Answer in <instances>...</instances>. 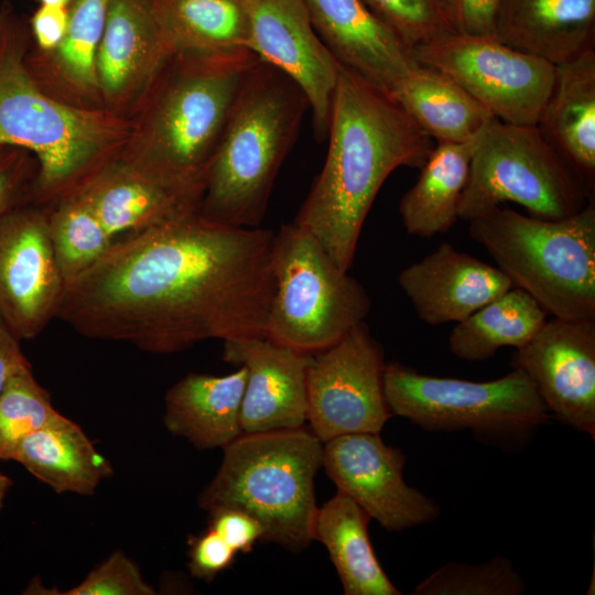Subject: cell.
Returning a JSON list of instances; mask_svg holds the SVG:
<instances>
[{
	"mask_svg": "<svg viewBox=\"0 0 595 595\" xmlns=\"http://www.w3.org/2000/svg\"><path fill=\"white\" fill-rule=\"evenodd\" d=\"M247 48L277 67L304 93L316 138L327 136L340 64L317 35L305 0H245Z\"/></svg>",
	"mask_w": 595,
	"mask_h": 595,
	"instance_id": "obj_16",
	"label": "cell"
},
{
	"mask_svg": "<svg viewBox=\"0 0 595 595\" xmlns=\"http://www.w3.org/2000/svg\"><path fill=\"white\" fill-rule=\"evenodd\" d=\"M208 528L215 530L237 553H249L263 541L264 528L252 515L232 507L208 511Z\"/></svg>",
	"mask_w": 595,
	"mask_h": 595,
	"instance_id": "obj_38",
	"label": "cell"
},
{
	"mask_svg": "<svg viewBox=\"0 0 595 595\" xmlns=\"http://www.w3.org/2000/svg\"><path fill=\"white\" fill-rule=\"evenodd\" d=\"M26 154L21 149L0 147V216L33 194L37 164Z\"/></svg>",
	"mask_w": 595,
	"mask_h": 595,
	"instance_id": "obj_37",
	"label": "cell"
},
{
	"mask_svg": "<svg viewBox=\"0 0 595 595\" xmlns=\"http://www.w3.org/2000/svg\"><path fill=\"white\" fill-rule=\"evenodd\" d=\"M325 163L292 221L349 270L371 205L392 171L421 169L433 149L387 94L339 66Z\"/></svg>",
	"mask_w": 595,
	"mask_h": 595,
	"instance_id": "obj_2",
	"label": "cell"
},
{
	"mask_svg": "<svg viewBox=\"0 0 595 595\" xmlns=\"http://www.w3.org/2000/svg\"><path fill=\"white\" fill-rule=\"evenodd\" d=\"M405 456L380 433H351L323 443L322 466L337 491L388 531L434 521L440 506L403 478Z\"/></svg>",
	"mask_w": 595,
	"mask_h": 595,
	"instance_id": "obj_14",
	"label": "cell"
},
{
	"mask_svg": "<svg viewBox=\"0 0 595 595\" xmlns=\"http://www.w3.org/2000/svg\"><path fill=\"white\" fill-rule=\"evenodd\" d=\"M68 7L41 4L31 19V28L42 50H55L65 36L68 25Z\"/></svg>",
	"mask_w": 595,
	"mask_h": 595,
	"instance_id": "obj_41",
	"label": "cell"
},
{
	"mask_svg": "<svg viewBox=\"0 0 595 595\" xmlns=\"http://www.w3.org/2000/svg\"><path fill=\"white\" fill-rule=\"evenodd\" d=\"M312 24L334 58L389 94L419 63L363 0H305Z\"/></svg>",
	"mask_w": 595,
	"mask_h": 595,
	"instance_id": "obj_20",
	"label": "cell"
},
{
	"mask_svg": "<svg viewBox=\"0 0 595 595\" xmlns=\"http://www.w3.org/2000/svg\"><path fill=\"white\" fill-rule=\"evenodd\" d=\"M223 462L198 496L205 511L232 507L257 518L263 541L298 552L313 541L314 479L323 442L302 428L242 433L224 448Z\"/></svg>",
	"mask_w": 595,
	"mask_h": 595,
	"instance_id": "obj_6",
	"label": "cell"
},
{
	"mask_svg": "<svg viewBox=\"0 0 595 595\" xmlns=\"http://www.w3.org/2000/svg\"><path fill=\"white\" fill-rule=\"evenodd\" d=\"M526 584L512 562L497 555L480 564L447 563L411 592L413 595H522Z\"/></svg>",
	"mask_w": 595,
	"mask_h": 595,
	"instance_id": "obj_34",
	"label": "cell"
},
{
	"mask_svg": "<svg viewBox=\"0 0 595 595\" xmlns=\"http://www.w3.org/2000/svg\"><path fill=\"white\" fill-rule=\"evenodd\" d=\"M57 413L32 367L11 375L0 392V458L11 459L18 444Z\"/></svg>",
	"mask_w": 595,
	"mask_h": 595,
	"instance_id": "obj_33",
	"label": "cell"
},
{
	"mask_svg": "<svg viewBox=\"0 0 595 595\" xmlns=\"http://www.w3.org/2000/svg\"><path fill=\"white\" fill-rule=\"evenodd\" d=\"M457 33L494 36L498 0H450Z\"/></svg>",
	"mask_w": 595,
	"mask_h": 595,
	"instance_id": "obj_40",
	"label": "cell"
},
{
	"mask_svg": "<svg viewBox=\"0 0 595 595\" xmlns=\"http://www.w3.org/2000/svg\"><path fill=\"white\" fill-rule=\"evenodd\" d=\"M11 459L58 494L93 495L112 475L110 462L82 428L60 412L26 435Z\"/></svg>",
	"mask_w": 595,
	"mask_h": 595,
	"instance_id": "obj_25",
	"label": "cell"
},
{
	"mask_svg": "<svg viewBox=\"0 0 595 595\" xmlns=\"http://www.w3.org/2000/svg\"><path fill=\"white\" fill-rule=\"evenodd\" d=\"M548 313L526 291L513 286L452 328L451 353L465 361H485L501 347L526 345L547 322Z\"/></svg>",
	"mask_w": 595,
	"mask_h": 595,
	"instance_id": "obj_30",
	"label": "cell"
},
{
	"mask_svg": "<svg viewBox=\"0 0 595 595\" xmlns=\"http://www.w3.org/2000/svg\"><path fill=\"white\" fill-rule=\"evenodd\" d=\"M65 290L48 210L21 204L0 216V313L20 339L56 318Z\"/></svg>",
	"mask_w": 595,
	"mask_h": 595,
	"instance_id": "obj_13",
	"label": "cell"
},
{
	"mask_svg": "<svg viewBox=\"0 0 595 595\" xmlns=\"http://www.w3.org/2000/svg\"><path fill=\"white\" fill-rule=\"evenodd\" d=\"M274 231L191 213L116 238L64 290L56 318L152 354L266 337Z\"/></svg>",
	"mask_w": 595,
	"mask_h": 595,
	"instance_id": "obj_1",
	"label": "cell"
},
{
	"mask_svg": "<svg viewBox=\"0 0 595 595\" xmlns=\"http://www.w3.org/2000/svg\"><path fill=\"white\" fill-rule=\"evenodd\" d=\"M109 0H72L68 25L56 50L61 72L85 90L98 87L96 56L104 33Z\"/></svg>",
	"mask_w": 595,
	"mask_h": 595,
	"instance_id": "obj_32",
	"label": "cell"
},
{
	"mask_svg": "<svg viewBox=\"0 0 595 595\" xmlns=\"http://www.w3.org/2000/svg\"><path fill=\"white\" fill-rule=\"evenodd\" d=\"M412 54L511 125L537 126L554 82V64L494 36L456 32L421 44Z\"/></svg>",
	"mask_w": 595,
	"mask_h": 595,
	"instance_id": "obj_11",
	"label": "cell"
},
{
	"mask_svg": "<svg viewBox=\"0 0 595 595\" xmlns=\"http://www.w3.org/2000/svg\"><path fill=\"white\" fill-rule=\"evenodd\" d=\"M72 190L113 239L198 212L201 204L199 196L172 184L136 155L102 160Z\"/></svg>",
	"mask_w": 595,
	"mask_h": 595,
	"instance_id": "obj_17",
	"label": "cell"
},
{
	"mask_svg": "<svg viewBox=\"0 0 595 595\" xmlns=\"http://www.w3.org/2000/svg\"><path fill=\"white\" fill-rule=\"evenodd\" d=\"M477 138L461 143L437 142L433 147L416 182L399 204L409 235L431 238L447 232L457 221Z\"/></svg>",
	"mask_w": 595,
	"mask_h": 595,
	"instance_id": "obj_28",
	"label": "cell"
},
{
	"mask_svg": "<svg viewBox=\"0 0 595 595\" xmlns=\"http://www.w3.org/2000/svg\"><path fill=\"white\" fill-rule=\"evenodd\" d=\"M225 361L244 366L242 433L299 429L306 422L309 354L266 337L224 340Z\"/></svg>",
	"mask_w": 595,
	"mask_h": 595,
	"instance_id": "obj_18",
	"label": "cell"
},
{
	"mask_svg": "<svg viewBox=\"0 0 595 595\" xmlns=\"http://www.w3.org/2000/svg\"><path fill=\"white\" fill-rule=\"evenodd\" d=\"M48 212L54 255L65 286L91 267L115 240L95 212L74 190Z\"/></svg>",
	"mask_w": 595,
	"mask_h": 595,
	"instance_id": "obj_31",
	"label": "cell"
},
{
	"mask_svg": "<svg viewBox=\"0 0 595 595\" xmlns=\"http://www.w3.org/2000/svg\"><path fill=\"white\" fill-rule=\"evenodd\" d=\"M411 51L456 33L450 0H363Z\"/></svg>",
	"mask_w": 595,
	"mask_h": 595,
	"instance_id": "obj_35",
	"label": "cell"
},
{
	"mask_svg": "<svg viewBox=\"0 0 595 595\" xmlns=\"http://www.w3.org/2000/svg\"><path fill=\"white\" fill-rule=\"evenodd\" d=\"M537 127L595 191V46L555 65Z\"/></svg>",
	"mask_w": 595,
	"mask_h": 595,
	"instance_id": "obj_23",
	"label": "cell"
},
{
	"mask_svg": "<svg viewBox=\"0 0 595 595\" xmlns=\"http://www.w3.org/2000/svg\"><path fill=\"white\" fill-rule=\"evenodd\" d=\"M510 365L529 377L549 412L595 440L594 320H547Z\"/></svg>",
	"mask_w": 595,
	"mask_h": 595,
	"instance_id": "obj_15",
	"label": "cell"
},
{
	"mask_svg": "<svg viewBox=\"0 0 595 595\" xmlns=\"http://www.w3.org/2000/svg\"><path fill=\"white\" fill-rule=\"evenodd\" d=\"M369 520L350 497L337 491L317 509L313 540L328 551L345 595H400L372 549Z\"/></svg>",
	"mask_w": 595,
	"mask_h": 595,
	"instance_id": "obj_27",
	"label": "cell"
},
{
	"mask_svg": "<svg viewBox=\"0 0 595 595\" xmlns=\"http://www.w3.org/2000/svg\"><path fill=\"white\" fill-rule=\"evenodd\" d=\"M153 6L170 55L247 48L245 0H153Z\"/></svg>",
	"mask_w": 595,
	"mask_h": 595,
	"instance_id": "obj_29",
	"label": "cell"
},
{
	"mask_svg": "<svg viewBox=\"0 0 595 595\" xmlns=\"http://www.w3.org/2000/svg\"><path fill=\"white\" fill-rule=\"evenodd\" d=\"M153 0H109L96 56L98 87L119 98L148 82L169 58Z\"/></svg>",
	"mask_w": 595,
	"mask_h": 595,
	"instance_id": "obj_22",
	"label": "cell"
},
{
	"mask_svg": "<svg viewBox=\"0 0 595 595\" xmlns=\"http://www.w3.org/2000/svg\"><path fill=\"white\" fill-rule=\"evenodd\" d=\"M382 345L364 322L334 345L309 354L306 421L323 442L351 433H380L392 416L383 390Z\"/></svg>",
	"mask_w": 595,
	"mask_h": 595,
	"instance_id": "obj_12",
	"label": "cell"
},
{
	"mask_svg": "<svg viewBox=\"0 0 595 595\" xmlns=\"http://www.w3.org/2000/svg\"><path fill=\"white\" fill-rule=\"evenodd\" d=\"M592 191L537 126L494 118L480 132L458 206L470 221L507 202L530 216L562 219L582 210Z\"/></svg>",
	"mask_w": 595,
	"mask_h": 595,
	"instance_id": "obj_10",
	"label": "cell"
},
{
	"mask_svg": "<svg viewBox=\"0 0 595 595\" xmlns=\"http://www.w3.org/2000/svg\"><path fill=\"white\" fill-rule=\"evenodd\" d=\"M11 485H12L11 479L0 473V510L2 508L6 494Z\"/></svg>",
	"mask_w": 595,
	"mask_h": 595,
	"instance_id": "obj_43",
	"label": "cell"
},
{
	"mask_svg": "<svg viewBox=\"0 0 595 595\" xmlns=\"http://www.w3.org/2000/svg\"><path fill=\"white\" fill-rule=\"evenodd\" d=\"M247 369L225 376L188 374L165 393L167 431L198 450L224 448L242 434L240 411Z\"/></svg>",
	"mask_w": 595,
	"mask_h": 595,
	"instance_id": "obj_24",
	"label": "cell"
},
{
	"mask_svg": "<svg viewBox=\"0 0 595 595\" xmlns=\"http://www.w3.org/2000/svg\"><path fill=\"white\" fill-rule=\"evenodd\" d=\"M383 390L392 415L430 432L470 430L501 451H519L549 422V411L529 377L518 368L490 381L420 374L387 364Z\"/></svg>",
	"mask_w": 595,
	"mask_h": 595,
	"instance_id": "obj_8",
	"label": "cell"
},
{
	"mask_svg": "<svg viewBox=\"0 0 595 595\" xmlns=\"http://www.w3.org/2000/svg\"><path fill=\"white\" fill-rule=\"evenodd\" d=\"M307 109L298 84L259 60L248 72L220 136L198 214L225 226L260 227Z\"/></svg>",
	"mask_w": 595,
	"mask_h": 595,
	"instance_id": "obj_3",
	"label": "cell"
},
{
	"mask_svg": "<svg viewBox=\"0 0 595 595\" xmlns=\"http://www.w3.org/2000/svg\"><path fill=\"white\" fill-rule=\"evenodd\" d=\"M41 2V4H55V6H63L68 7L72 2V0H37Z\"/></svg>",
	"mask_w": 595,
	"mask_h": 595,
	"instance_id": "obj_44",
	"label": "cell"
},
{
	"mask_svg": "<svg viewBox=\"0 0 595 595\" xmlns=\"http://www.w3.org/2000/svg\"><path fill=\"white\" fill-rule=\"evenodd\" d=\"M272 270L266 338L274 343L313 354L334 345L370 312L364 285L293 223L274 232Z\"/></svg>",
	"mask_w": 595,
	"mask_h": 595,
	"instance_id": "obj_9",
	"label": "cell"
},
{
	"mask_svg": "<svg viewBox=\"0 0 595 595\" xmlns=\"http://www.w3.org/2000/svg\"><path fill=\"white\" fill-rule=\"evenodd\" d=\"M468 224L497 268L548 314L595 321V197L562 219L498 206Z\"/></svg>",
	"mask_w": 595,
	"mask_h": 595,
	"instance_id": "obj_7",
	"label": "cell"
},
{
	"mask_svg": "<svg viewBox=\"0 0 595 595\" xmlns=\"http://www.w3.org/2000/svg\"><path fill=\"white\" fill-rule=\"evenodd\" d=\"M388 96L436 142L474 140L495 118L452 78L421 64Z\"/></svg>",
	"mask_w": 595,
	"mask_h": 595,
	"instance_id": "obj_26",
	"label": "cell"
},
{
	"mask_svg": "<svg viewBox=\"0 0 595 595\" xmlns=\"http://www.w3.org/2000/svg\"><path fill=\"white\" fill-rule=\"evenodd\" d=\"M495 35L554 65L595 43V0H498Z\"/></svg>",
	"mask_w": 595,
	"mask_h": 595,
	"instance_id": "obj_21",
	"label": "cell"
},
{
	"mask_svg": "<svg viewBox=\"0 0 595 595\" xmlns=\"http://www.w3.org/2000/svg\"><path fill=\"white\" fill-rule=\"evenodd\" d=\"M398 283L419 318L432 326L461 322L515 286L499 268L450 242L402 269Z\"/></svg>",
	"mask_w": 595,
	"mask_h": 595,
	"instance_id": "obj_19",
	"label": "cell"
},
{
	"mask_svg": "<svg viewBox=\"0 0 595 595\" xmlns=\"http://www.w3.org/2000/svg\"><path fill=\"white\" fill-rule=\"evenodd\" d=\"M170 61L136 156L202 199L231 108L259 58L248 48H235L175 53Z\"/></svg>",
	"mask_w": 595,
	"mask_h": 595,
	"instance_id": "obj_5",
	"label": "cell"
},
{
	"mask_svg": "<svg viewBox=\"0 0 595 595\" xmlns=\"http://www.w3.org/2000/svg\"><path fill=\"white\" fill-rule=\"evenodd\" d=\"M20 343L0 313V392L11 375L31 367Z\"/></svg>",
	"mask_w": 595,
	"mask_h": 595,
	"instance_id": "obj_42",
	"label": "cell"
},
{
	"mask_svg": "<svg viewBox=\"0 0 595 595\" xmlns=\"http://www.w3.org/2000/svg\"><path fill=\"white\" fill-rule=\"evenodd\" d=\"M24 30L11 9L0 11V147L34 154L33 194L61 197L119 143L125 129L101 111L62 104L39 87L23 58Z\"/></svg>",
	"mask_w": 595,
	"mask_h": 595,
	"instance_id": "obj_4",
	"label": "cell"
},
{
	"mask_svg": "<svg viewBox=\"0 0 595 595\" xmlns=\"http://www.w3.org/2000/svg\"><path fill=\"white\" fill-rule=\"evenodd\" d=\"M236 555L237 552L207 527L190 540L188 569L193 576L210 582L234 563Z\"/></svg>",
	"mask_w": 595,
	"mask_h": 595,
	"instance_id": "obj_39",
	"label": "cell"
},
{
	"mask_svg": "<svg viewBox=\"0 0 595 595\" xmlns=\"http://www.w3.org/2000/svg\"><path fill=\"white\" fill-rule=\"evenodd\" d=\"M137 563L122 551H115L85 578L63 592L65 595H154Z\"/></svg>",
	"mask_w": 595,
	"mask_h": 595,
	"instance_id": "obj_36",
	"label": "cell"
}]
</instances>
